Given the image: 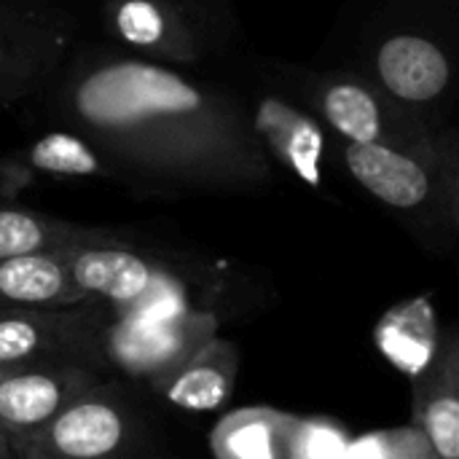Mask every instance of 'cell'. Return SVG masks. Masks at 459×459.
<instances>
[{"label": "cell", "mask_w": 459, "mask_h": 459, "mask_svg": "<svg viewBox=\"0 0 459 459\" xmlns=\"http://www.w3.org/2000/svg\"><path fill=\"white\" fill-rule=\"evenodd\" d=\"M59 129L94 143L121 178L172 188L250 191L274 164L250 132L245 102L126 51L70 54L46 83Z\"/></svg>", "instance_id": "cell-1"}, {"label": "cell", "mask_w": 459, "mask_h": 459, "mask_svg": "<svg viewBox=\"0 0 459 459\" xmlns=\"http://www.w3.org/2000/svg\"><path fill=\"white\" fill-rule=\"evenodd\" d=\"M342 159L352 180L398 215L428 247L444 250L457 234V134L444 126L428 145H347Z\"/></svg>", "instance_id": "cell-2"}, {"label": "cell", "mask_w": 459, "mask_h": 459, "mask_svg": "<svg viewBox=\"0 0 459 459\" xmlns=\"http://www.w3.org/2000/svg\"><path fill=\"white\" fill-rule=\"evenodd\" d=\"M73 282L108 309L110 317H175L194 304L188 277L159 253L137 247L129 237L65 247Z\"/></svg>", "instance_id": "cell-3"}, {"label": "cell", "mask_w": 459, "mask_h": 459, "mask_svg": "<svg viewBox=\"0 0 459 459\" xmlns=\"http://www.w3.org/2000/svg\"><path fill=\"white\" fill-rule=\"evenodd\" d=\"M285 89L312 113L323 129L347 145H428L446 126H430L395 100H390L366 73L282 67Z\"/></svg>", "instance_id": "cell-4"}, {"label": "cell", "mask_w": 459, "mask_h": 459, "mask_svg": "<svg viewBox=\"0 0 459 459\" xmlns=\"http://www.w3.org/2000/svg\"><path fill=\"white\" fill-rule=\"evenodd\" d=\"M102 27L126 54L159 65H202L237 35L231 0H102Z\"/></svg>", "instance_id": "cell-5"}, {"label": "cell", "mask_w": 459, "mask_h": 459, "mask_svg": "<svg viewBox=\"0 0 459 459\" xmlns=\"http://www.w3.org/2000/svg\"><path fill=\"white\" fill-rule=\"evenodd\" d=\"M75 30L62 0H0V105L40 94L73 54Z\"/></svg>", "instance_id": "cell-6"}, {"label": "cell", "mask_w": 459, "mask_h": 459, "mask_svg": "<svg viewBox=\"0 0 459 459\" xmlns=\"http://www.w3.org/2000/svg\"><path fill=\"white\" fill-rule=\"evenodd\" d=\"M97 301L54 309H0V371L38 366H86L108 374Z\"/></svg>", "instance_id": "cell-7"}, {"label": "cell", "mask_w": 459, "mask_h": 459, "mask_svg": "<svg viewBox=\"0 0 459 459\" xmlns=\"http://www.w3.org/2000/svg\"><path fill=\"white\" fill-rule=\"evenodd\" d=\"M140 444L143 425L108 377L13 452L19 459H134Z\"/></svg>", "instance_id": "cell-8"}, {"label": "cell", "mask_w": 459, "mask_h": 459, "mask_svg": "<svg viewBox=\"0 0 459 459\" xmlns=\"http://www.w3.org/2000/svg\"><path fill=\"white\" fill-rule=\"evenodd\" d=\"M390 100L430 126H444L455 94V62L446 46L417 27L387 30L363 70Z\"/></svg>", "instance_id": "cell-9"}, {"label": "cell", "mask_w": 459, "mask_h": 459, "mask_svg": "<svg viewBox=\"0 0 459 459\" xmlns=\"http://www.w3.org/2000/svg\"><path fill=\"white\" fill-rule=\"evenodd\" d=\"M218 331L221 317L210 309H191L159 320L108 315L102 325V358L108 371L145 382L153 390Z\"/></svg>", "instance_id": "cell-10"}, {"label": "cell", "mask_w": 459, "mask_h": 459, "mask_svg": "<svg viewBox=\"0 0 459 459\" xmlns=\"http://www.w3.org/2000/svg\"><path fill=\"white\" fill-rule=\"evenodd\" d=\"M108 374L86 366H38L0 371V422L16 449Z\"/></svg>", "instance_id": "cell-11"}, {"label": "cell", "mask_w": 459, "mask_h": 459, "mask_svg": "<svg viewBox=\"0 0 459 459\" xmlns=\"http://www.w3.org/2000/svg\"><path fill=\"white\" fill-rule=\"evenodd\" d=\"M250 132L269 156L304 183L320 186L323 180V156H325V129L307 113L299 102L282 100L277 94H261L250 105L245 102Z\"/></svg>", "instance_id": "cell-12"}, {"label": "cell", "mask_w": 459, "mask_h": 459, "mask_svg": "<svg viewBox=\"0 0 459 459\" xmlns=\"http://www.w3.org/2000/svg\"><path fill=\"white\" fill-rule=\"evenodd\" d=\"M411 425L438 459H459V333L441 331L430 363L411 379Z\"/></svg>", "instance_id": "cell-13"}, {"label": "cell", "mask_w": 459, "mask_h": 459, "mask_svg": "<svg viewBox=\"0 0 459 459\" xmlns=\"http://www.w3.org/2000/svg\"><path fill=\"white\" fill-rule=\"evenodd\" d=\"M38 178H121L116 164L86 137L51 129L0 156V196L16 194Z\"/></svg>", "instance_id": "cell-14"}, {"label": "cell", "mask_w": 459, "mask_h": 459, "mask_svg": "<svg viewBox=\"0 0 459 459\" xmlns=\"http://www.w3.org/2000/svg\"><path fill=\"white\" fill-rule=\"evenodd\" d=\"M242 366L239 347L221 333H215L210 342H204L172 377H167L153 393L183 411H212L221 409L237 385Z\"/></svg>", "instance_id": "cell-15"}, {"label": "cell", "mask_w": 459, "mask_h": 459, "mask_svg": "<svg viewBox=\"0 0 459 459\" xmlns=\"http://www.w3.org/2000/svg\"><path fill=\"white\" fill-rule=\"evenodd\" d=\"M83 301L62 250L0 258V309H54Z\"/></svg>", "instance_id": "cell-16"}, {"label": "cell", "mask_w": 459, "mask_h": 459, "mask_svg": "<svg viewBox=\"0 0 459 459\" xmlns=\"http://www.w3.org/2000/svg\"><path fill=\"white\" fill-rule=\"evenodd\" d=\"M299 414L250 406L226 414L210 433L215 459H290Z\"/></svg>", "instance_id": "cell-17"}, {"label": "cell", "mask_w": 459, "mask_h": 459, "mask_svg": "<svg viewBox=\"0 0 459 459\" xmlns=\"http://www.w3.org/2000/svg\"><path fill=\"white\" fill-rule=\"evenodd\" d=\"M441 339L436 307L428 296L409 299L382 315L374 328V344L385 360L414 379L433 358Z\"/></svg>", "instance_id": "cell-18"}, {"label": "cell", "mask_w": 459, "mask_h": 459, "mask_svg": "<svg viewBox=\"0 0 459 459\" xmlns=\"http://www.w3.org/2000/svg\"><path fill=\"white\" fill-rule=\"evenodd\" d=\"M124 234L113 229L81 226L27 207L0 204V258L43 253V250H65L75 245L108 242Z\"/></svg>", "instance_id": "cell-19"}, {"label": "cell", "mask_w": 459, "mask_h": 459, "mask_svg": "<svg viewBox=\"0 0 459 459\" xmlns=\"http://www.w3.org/2000/svg\"><path fill=\"white\" fill-rule=\"evenodd\" d=\"M433 449L425 436L411 428L374 430L352 438L347 459H430Z\"/></svg>", "instance_id": "cell-20"}, {"label": "cell", "mask_w": 459, "mask_h": 459, "mask_svg": "<svg viewBox=\"0 0 459 459\" xmlns=\"http://www.w3.org/2000/svg\"><path fill=\"white\" fill-rule=\"evenodd\" d=\"M352 436L331 417H299L290 459H347Z\"/></svg>", "instance_id": "cell-21"}, {"label": "cell", "mask_w": 459, "mask_h": 459, "mask_svg": "<svg viewBox=\"0 0 459 459\" xmlns=\"http://www.w3.org/2000/svg\"><path fill=\"white\" fill-rule=\"evenodd\" d=\"M0 459H19L16 452H13V446H11V441H8V436H5L3 422H0Z\"/></svg>", "instance_id": "cell-22"}, {"label": "cell", "mask_w": 459, "mask_h": 459, "mask_svg": "<svg viewBox=\"0 0 459 459\" xmlns=\"http://www.w3.org/2000/svg\"><path fill=\"white\" fill-rule=\"evenodd\" d=\"M430 459H438V457H436V455H433V457H430Z\"/></svg>", "instance_id": "cell-23"}]
</instances>
